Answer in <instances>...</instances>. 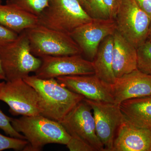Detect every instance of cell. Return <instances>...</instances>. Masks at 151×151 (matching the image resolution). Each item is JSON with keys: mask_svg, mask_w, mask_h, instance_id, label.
<instances>
[{"mask_svg": "<svg viewBox=\"0 0 151 151\" xmlns=\"http://www.w3.org/2000/svg\"><path fill=\"white\" fill-rule=\"evenodd\" d=\"M38 94L40 115L60 122L84 96L68 89L56 78L42 79L35 75L24 78Z\"/></svg>", "mask_w": 151, "mask_h": 151, "instance_id": "6da1fadb", "label": "cell"}, {"mask_svg": "<svg viewBox=\"0 0 151 151\" xmlns=\"http://www.w3.org/2000/svg\"><path fill=\"white\" fill-rule=\"evenodd\" d=\"M11 122L14 129L22 133L28 142L24 151H40L49 144L66 145L71 137L60 122L41 115L11 118Z\"/></svg>", "mask_w": 151, "mask_h": 151, "instance_id": "7a4b0ae2", "label": "cell"}, {"mask_svg": "<svg viewBox=\"0 0 151 151\" xmlns=\"http://www.w3.org/2000/svg\"><path fill=\"white\" fill-rule=\"evenodd\" d=\"M0 60L6 81L24 79L35 72L42 64L41 58L32 53L25 31L14 40L0 46Z\"/></svg>", "mask_w": 151, "mask_h": 151, "instance_id": "3957f363", "label": "cell"}, {"mask_svg": "<svg viewBox=\"0 0 151 151\" xmlns=\"http://www.w3.org/2000/svg\"><path fill=\"white\" fill-rule=\"evenodd\" d=\"M93 19L78 0H50L48 6L38 17V24L70 35Z\"/></svg>", "mask_w": 151, "mask_h": 151, "instance_id": "277c9868", "label": "cell"}, {"mask_svg": "<svg viewBox=\"0 0 151 151\" xmlns=\"http://www.w3.org/2000/svg\"><path fill=\"white\" fill-rule=\"evenodd\" d=\"M25 32L29 40L31 51L37 57L82 53L78 45L68 34L39 24Z\"/></svg>", "mask_w": 151, "mask_h": 151, "instance_id": "5b68a950", "label": "cell"}, {"mask_svg": "<svg viewBox=\"0 0 151 151\" xmlns=\"http://www.w3.org/2000/svg\"><path fill=\"white\" fill-rule=\"evenodd\" d=\"M0 100L7 104L14 116L40 115L38 94L23 79L0 82Z\"/></svg>", "mask_w": 151, "mask_h": 151, "instance_id": "8992f818", "label": "cell"}, {"mask_svg": "<svg viewBox=\"0 0 151 151\" xmlns=\"http://www.w3.org/2000/svg\"><path fill=\"white\" fill-rule=\"evenodd\" d=\"M115 20L116 30L136 48L147 39L151 19L135 0H123Z\"/></svg>", "mask_w": 151, "mask_h": 151, "instance_id": "52a82bcc", "label": "cell"}, {"mask_svg": "<svg viewBox=\"0 0 151 151\" xmlns=\"http://www.w3.org/2000/svg\"><path fill=\"white\" fill-rule=\"evenodd\" d=\"M92 109L85 100L78 103L60 122L70 137L84 141L96 151H105L97 136Z\"/></svg>", "mask_w": 151, "mask_h": 151, "instance_id": "ba28073f", "label": "cell"}, {"mask_svg": "<svg viewBox=\"0 0 151 151\" xmlns=\"http://www.w3.org/2000/svg\"><path fill=\"white\" fill-rule=\"evenodd\" d=\"M93 111L96 132L105 151H112L116 133L125 122L120 105L84 98Z\"/></svg>", "mask_w": 151, "mask_h": 151, "instance_id": "9c48e42d", "label": "cell"}, {"mask_svg": "<svg viewBox=\"0 0 151 151\" xmlns=\"http://www.w3.org/2000/svg\"><path fill=\"white\" fill-rule=\"evenodd\" d=\"M40 58L41 65L35 73L36 77L42 79L95 73L92 61L84 59L81 54L46 56Z\"/></svg>", "mask_w": 151, "mask_h": 151, "instance_id": "30bf717a", "label": "cell"}, {"mask_svg": "<svg viewBox=\"0 0 151 151\" xmlns=\"http://www.w3.org/2000/svg\"><path fill=\"white\" fill-rule=\"evenodd\" d=\"M116 30L114 19L93 18L92 21L76 28L70 35L78 45L81 52L93 60L100 43Z\"/></svg>", "mask_w": 151, "mask_h": 151, "instance_id": "8fae6325", "label": "cell"}, {"mask_svg": "<svg viewBox=\"0 0 151 151\" xmlns=\"http://www.w3.org/2000/svg\"><path fill=\"white\" fill-rule=\"evenodd\" d=\"M110 90L116 105L126 100L151 95V75L137 69L116 78L110 86Z\"/></svg>", "mask_w": 151, "mask_h": 151, "instance_id": "7c38bea8", "label": "cell"}, {"mask_svg": "<svg viewBox=\"0 0 151 151\" xmlns=\"http://www.w3.org/2000/svg\"><path fill=\"white\" fill-rule=\"evenodd\" d=\"M56 78L68 89L84 96L86 99L114 103L110 86L94 74L66 76Z\"/></svg>", "mask_w": 151, "mask_h": 151, "instance_id": "4fadbf2b", "label": "cell"}, {"mask_svg": "<svg viewBox=\"0 0 151 151\" xmlns=\"http://www.w3.org/2000/svg\"><path fill=\"white\" fill-rule=\"evenodd\" d=\"M112 151H151V131L125 121L116 133Z\"/></svg>", "mask_w": 151, "mask_h": 151, "instance_id": "5bb4252c", "label": "cell"}, {"mask_svg": "<svg viewBox=\"0 0 151 151\" xmlns=\"http://www.w3.org/2000/svg\"><path fill=\"white\" fill-rule=\"evenodd\" d=\"M113 36V68L116 78L137 69V48L117 30Z\"/></svg>", "mask_w": 151, "mask_h": 151, "instance_id": "9a60e30c", "label": "cell"}, {"mask_svg": "<svg viewBox=\"0 0 151 151\" xmlns=\"http://www.w3.org/2000/svg\"><path fill=\"white\" fill-rule=\"evenodd\" d=\"M120 107L126 122L151 131V95L126 100Z\"/></svg>", "mask_w": 151, "mask_h": 151, "instance_id": "2e32d148", "label": "cell"}, {"mask_svg": "<svg viewBox=\"0 0 151 151\" xmlns=\"http://www.w3.org/2000/svg\"><path fill=\"white\" fill-rule=\"evenodd\" d=\"M113 36H108L100 43L96 56L92 61L94 74L110 87L116 80L113 68Z\"/></svg>", "mask_w": 151, "mask_h": 151, "instance_id": "e0dca14e", "label": "cell"}, {"mask_svg": "<svg viewBox=\"0 0 151 151\" xmlns=\"http://www.w3.org/2000/svg\"><path fill=\"white\" fill-rule=\"evenodd\" d=\"M38 24V17L0 0V24L19 34Z\"/></svg>", "mask_w": 151, "mask_h": 151, "instance_id": "ac0fdd59", "label": "cell"}, {"mask_svg": "<svg viewBox=\"0 0 151 151\" xmlns=\"http://www.w3.org/2000/svg\"><path fill=\"white\" fill-rule=\"evenodd\" d=\"M50 0H7L6 4L37 17L48 6Z\"/></svg>", "mask_w": 151, "mask_h": 151, "instance_id": "d6986e66", "label": "cell"}, {"mask_svg": "<svg viewBox=\"0 0 151 151\" xmlns=\"http://www.w3.org/2000/svg\"><path fill=\"white\" fill-rule=\"evenodd\" d=\"M137 69L151 75V42L147 40L137 48Z\"/></svg>", "mask_w": 151, "mask_h": 151, "instance_id": "ffe728a7", "label": "cell"}, {"mask_svg": "<svg viewBox=\"0 0 151 151\" xmlns=\"http://www.w3.org/2000/svg\"><path fill=\"white\" fill-rule=\"evenodd\" d=\"M86 12L92 18L110 19L103 0H86Z\"/></svg>", "mask_w": 151, "mask_h": 151, "instance_id": "44dd1931", "label": "cell"}, {"mask_svg": "<svg viewBox=\"0 0 151 151\" xmlns=\"http://www.w3.org/2000/svg\"><path fill=\"white\" fill-rule=\"evenodd\" d=\"M28 144L26 139L6 137L0 134V151L10 149L24 151Z\"/></svg>", "mask_w": 151, "mask_h": 151, "instance_id": "7402d4cb", "label": "cell"}, {"mask_svg": "<svg viewBox=\"0 0 151 151\" xmlns=\"http://www.w3.org/2000/svg\"><path fill=\"white\" fill-rule=\"evenodd\" d=\"M0 129L7 135L12 137L26 139L25 137L17 132L12 126L11 118L6 116L0 109Z\"/></svg>", "mask_w": 151, "mask_h": 151, "instance_id": "603a6c76", "label": "cell"}, {"mask_svg": "<svg viewBox=\"0 0 151 151\" xmlns=\"http://www.w3.org/2000/svg\"><path fill=\"white\" fill-rule=\"evenodd\" d=\"M66 146L70 151H96L84 141L71 137Z\"/></svg>", "mask_w": 151, "mask_h": 151, "instance_id": "cb8c5ba5", "label": "cell"}, {"mask_svg": "<svg viewBox=\"0 0 151 151\" xmlns=\"http://www.w3.org/2000/svg\"><path fill=\"white\" fill-rule=\"evenodd\" d=\"M18 35V34L0 24V46L14 40Z\"/></svg>", "mask_w": 151, "mask_h": 151, "instance_id": "d4e9b609", "label": "cell"}, {"mask_svg": "<svg viewBox=\"0 0 151 151\" xmlns=\"http://www.w3.org/2000/svg\"><path fill=\"white\" fill-rule=\"evenodd\" d=\"M110 19H115L123 0H103Z\"/></svg>", "mask_w": 151, "mask_h": 151, "instance_id": "484cf974", "label": "cell"}, {"mask_svg": "<svg viewBox=\"0 0 151 151\" xmlns=\"http://www.w3.org/2000/svg\"><path fill=\"white\" fill-rule=\"evenodd\" d=\"M137 4L151 19V0H135Z\"/></svg>", "mask_w": 151, "mask_h": 151, "instance_id": "4316f807", "label": "cell"}, {"mask_svg": "<svg viewBox=\"0 0 151 151\" xmlns=\"http://www.w3.org/2000/svg\"><path fill=\"white\" fill-rule=\"evenodd\" d=\"M1 80L6 81V80L5 75L4 73L1 63V60H0V81H1Z\"/></svg>", "mask_w": 151, "mask_h": 151, "instance_id": "83f0119b", "label": "cell"}, {"mask_svg": "<svg viewBox=\"0 0 151 151\" xmlns=\"http://www.w3.org/2000/svg\"><path fill=\"white\" fill-rule=\"evenodd\" d=\"M81 3V5L83 7L84 9L86 10V0H78Z\"/></svg>", "mask_w": 151, "mask_h": 151, "instance_id": "f1b7e54d", "label": "cell"}, {"mask_svg": "<svg viewBox=\"0 0 151 151\" xmlns=\"http://www.w3.org/2000/svg\"><path fill=\"white\" fill-rule=\"evenodd\" d=\"M147 40L150 41L151 42V24L150 27V30H149L148 36Z\"/></svg>", "mask_w": 151, "mask_h": 151, "instance_id": "f546056e", "label": "cell"}, {"mask_svg": "<svg viewBox=\"0 0 151 151\" xmlns=\"http://www.w3.org/2000/svg\"><path fill=\"white\" fill-rule=\"evenodd\" d=\"M0 82H1V81H0Z\"/></svg>", "mask_w": 151, "mask_h": 151, "instance_id": "4dcf8cb0", "label": "cell"}]
</instances>
